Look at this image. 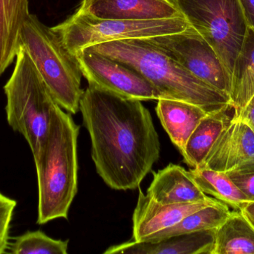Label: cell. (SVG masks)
Here are the masks:
<instances>
[{
  "mask_svg": "<svg viewBox=\"0 0 254 254\" xmlns=\"http://www.w3.org/2000/svg\"><path fill=\"white\" fill-rule=\"evenodd\" d=\"M80 110L92 143V158L104 183L115 190H134L161 153L152 115L140 100L89 85Z\"/></svg>",
  "mask_w": 254,
  "mask_h": 254,
  "instance_id": "cell-1",
  "label": "cell"
},
{
  "mask_svg": "<svg viewBox=\"0 0 254 254\" xmlns=\"http://www.w3.org/2000/svg\"><path fill=\"white\" fill-rule=\"evenodd\" d=\"M88 48L136 70L152 84L160 98L190 103L207 113L231 107L229 95L194 76L147 38L116 40Z\"/></svg>",
  "mask_w": 254,
  "mask_h": 254,
  "instance_id": "cell-2",
  "label": "cell"
},
{
  "mask_svg": "<svg viewBox=\"0 0 254 254\" xmlns=\"http://www.w3.org/2000/svg\"><path fill=\"white\" fill-rule=\"evenodd\" d=\"M80 126L57 104L40 152L34 157L38 182L37 223L68 219L77 192V138Z\"/></svg>",
  "mask_w": 254,
  "mask_h": 254,
  "instance_id": "cell-3",
  "label": "cell"
},
{
  "mask_svg": "<svg viewBox=\"0 0 254 254\" xmlns=\"http://www.w3.org/2000/svg\"><path fill=\"white\" fill-rule=\"evenodd\" d=\"M9 126L23 136L36 156L43 148L57 102L28 52L19 46L14 70L4 86Z\"/></svg>",
  "mask_w": 254,
  "mask_h": 254,
  "instance_id": "cell-4",
  "label": "cell"
},
{
  "mask_svg": "<svg viewBox=\"0 0 254 254\" xmlns=\"http://www.w3.org/2000/svg\"><path fill=\"white\" fill-rule=\"evenodd\" d=\"M19 46L28 52L57 104L76 114L84 92L83 75L77 58L65 48L61 37L30 13L21 32Z\"/></svg>",
  "mask_w": 254,
  "mask_h": 254,
  "instance_id": "cell-5",
  "label": "cell"
},
{
  "mask_svg": "<svg viewBox=\"0 0 254 254\" xmlns=\"http://www.w3.org/2000/svg\"><path fill=\"white\" fill-rule=\"evenodd\" d=\"M190 25L214 49L232 78L247 33L240 0H173Z\"/></svg>",
  "mask_w": 254,
  "mask_h": 254,
  "instance_id": "cell-6",
  "label": "cell"
},
{
  "mask_svg": "<svg viewBox=\"0 0 254 254\" xmlns=\"http://www.w3.org/2000/svg\"><path fill=\"white\" fill-rule=\"evenodd\" d=\"M185 17L155 20L104 19L76 11L52 27L67 49L75 56L86 48L127 39L150 38L182 32L190 26Z\"/></svg>",
  "mask_w": 254,
  "mask_h": 254,
  "instance_id": "cell-7",
  "label": "cell"
},
{
  "mask_svg": "<svg viewBox=\"0 0 254 254\" xmlns=\"http://www.w3.org/2000/svg\"><path fill=\"white\" fill-rule=\"evenodd\" d=\"M147 39L194 76L230 95L231 75L214 49L191 25L182 32Z\"/></svg>",
  "mask_w": 254,
  "mask_h": 254,
  "instance_id": "cell-8",
  "label": "cell"
},
{
  "mask_svg": "<svg viewBox=\"0 0 254 254\" xmlns=\"http://www.w3.org/2000/svg\"><path fill=\"white\" fill-rule=\"evenodd\" d=\"M75 56L89 85L141 101L159 99L152 84L125 64L91 48L80 51Z\"/></svg>",
  "mask_w": 254,
  "mask_h": 254,
  "instance_id": "cell-9",
  "label": "cell"
},
{
  "mask_svg": "<svg viewBox=\"0 0 254 254\" xmlns=\"http://www.w3.org/2000/svg\"><path fill=\"white\" fill-rule=\"evenodd\" d=\"M199 167L231 171L254 169V130L240 118H231Z\"/></svg>",
  "mask_w": 254,
  "mask_h": 254,
  "instance_id": "cell-10",
  "label": "cell"
},
{
  "mask_svg": "<svg viewBox=\"0 0 254 254\" xmlns=\"http://www.w3.org/2000/svg\"><path fill=\"white\" fill-rule=\"evenodd\" d=\"M219 201L210 198L200 202L163 204L154 201L140 189L132 216V240L145 241L160 231L174 226L191 213Z\"/></svg>",
  "mask_w": 254,
  "mask_h": 254,
  "instance_id": "cell-11",
  "label": "cell"
},
{
  "mask_svg": "<svg viewBox=\"0 0 254 254\" xmlns=\"http://www.w3.org/2000/svg\"><path fill=\"white\" fill-rule=\"evenodd\" d=\"M76 11L99 19L116 20L185 17L173 0H82Z\"/></svg>",
  "mask_w": 254,
  "mask_h": 254,
  "instance_id": "cell-12",
  "label": "cell"
},
{
  "mask_svg": "<svg viewBox=\"0 0 254 254\" xmlns=\"http://www.w3.org/2000/svg\"><path fill=\"white\" fill-rule=\"evenodd\" d=\"M216 230L156 240L127 242L108 248L105 254H213Z\"/></svg>",
  "mask_w": 254,
  "mask_h": 254,
  "instance_id": "cell-13",
  "label": "cell"
},
{
  "mask_svg": "<svg viewBox=\"0 0 254 254\" xmlns=\"http://www.w3.org/2000/svg\"><path fill=\"white\" fill-rule=\"evenodd\" d=\"M146 195L163 204L200 202L211 198L201 191L189 171L173 164L153 172Z\"/></svg>",
  "mask_w": 254,
  "mask_h": 254,
  "instance_id": "cell-14",
  "label": "cell"
},
{
  "mask_svg": "<svg viewBox=\"0 0 254 254\" xmlns=\"http://www.w3.org/2000/svg\"><path fill=\"white\" fill-rule=\"evenodd\" d=\"M155 110L172 143L182 155L190 136L208 114L195 104L169 98H159Z\"/></svg>",
  "mask_w": 254,
  "mask_h": 254,
  "instance_id": "cell-15",
  "label": "cell"
},
{
  "mask_svg": "<svg viewBox=\"0 0 254 254\" xmlns=\"http://www.w3.org/2000/svg\"><path fill=\"white\" fill-rule=\"evenodd\" d=\"M29 14L28 0H0V76L16 57Z\"/></svg>",
  "mask_w": 254,
  "mask_h": 254,
  "instance_id": "cell-16",
  "label": "cell"
},
{
  "mask_svg": "<svg viewBox=\"0 0 254 254\" xmlns=\"http://www.w3.org/2000/svg\"><path fill=\"white\" fill-rule=\"evenodd\" d=\"M254 95V30L248 27L241 49L236 58L231 78L230 100L232 118H238Z\"/></svg>",
  "mask_w": 254,
  "mask_h": 254,
  "instance_id": "cell-17",
  "label": "cell"
},
{
  "mask_svg": "<svg viewBox=\"0 0 254 254\" xmlns=\"http://www.w3.org/2000/svg\"><path fill=\"white\" fill-rule=\"evenodd\" d=\"M231 110L232 107H227L215 113H208L192 131L182 155L184 162L190 169L202 165L215 142L231 120L232 117L228 114Z\"/></svg>",
  "mask_w": 254,
  "mask_h": 254,
  "instance_id": "cell-18",
  "label": "cell"
},
{
  "mask_svg": "<svg viewBox=\"0 0 254 254\" xmlns=\"http://www.w3.org/2000/svg\"><path fill=\"white\" fill-rule=\"evenodd\" d=\"M213 254H254V227L241 211H231L216 230Z\"/></svg>",
  "mask_w": 254,
  "mask_h": 254,
  "instance_id": "cell-19",
  "label": "cell"
},
{
  "mask_svg": "<svg viewBox=\"0 0 254 254\" xmlns=\"http://www.w3.org/2000/svg\"><path fill=\"white\" fill-rule=\"evenodd\" d=\"M189 171L204 193L211 195L218 201L231 207L233 210L241 211L248 204L252 203L236 186L227 173L207 167L190 169Z\"/></svg>",
  "mask_w": 254,
  "mask_h": 254,
  "instance_id": "cell-20",
  "label": "cell"
},
{
  "mask_svg": "<svg viewBox=\"0 0 254 254\" xmlns=\"http://www.w3.org/2000/svg\"><path fill=\"white\" fill-rule=\"evenodd\" d=\"M231 214L230 207L219 201L186 216L171 228L160 231L146 240H156L199 231L217 230Z\"/></svg>",
  "mask_w": 254,
  "mask_h": 254,
  "instance_id": "cell-21",
  "label": "cell"
},
{
  "mask_svg": "<svg viewBox=\"0 0 254 254\" xmlns=\"http://www.w3.org/2000/svg\"><path fill=\"white\" fill-rule=\"evenodd\" d=\"M9 252L13 254H67L68 240H54L41 231H27L13 239Z\"/></svg>",
  "mask_w": 254,
  "mask_h": 254,
  "instance_id": "cell-22",
  "label": "cell"
},
{
  "mask_svg": "<svg viewBox=\"0 0 254 254\" xmlns=\"http://www.w3.org/2000/svg\"><path fill=\"white\" fill-rule=\"evenodd\" d=\"M16 201L0 192V254L7 252L9 248V231Z\"/></svg>",
  "mask_w": 254,
  "mask_h": 254,
  "instance_id": "cell-23",
  "label": "cell"
},
{
  "mask_svg": "<svg viewBox=\"0 0 254 254\" xmlns=\"http://www.w3.org/2000/svg\"><path fill=\"white\" fill-rule=\"evenodd\" d=\"M236 186L246 195L251 202L254 201V169L227 173Z\"/></svg>",
  "mask_w": 254,
  "mask_h": 254,
  "instance_id": "cell-24",
  "label": "cell"
},
{
  "mask_svg": "<svg viewBox=\"0 0 254 254\" xmlns=\"http://www.w3.org/2000/svg\"><path fill=\"white\" fill-rule=\"evenodd\" d=\"M248 25L254 30V0H240Z\"/></svg>",
  "mask_w": 254,
  "mask_h": 254,
  "instance_id": "cell-25",
  "label": "cell"
},
{
  "mask_svg": "<svg viewBox=\"0 0 254 254\" xmlns=\"http://www.w3.org/2000/svg\"><path fill=\"white\" fill-rule=\"evenodd\" d=\"M238 118L247 122L254 130V95L243 109V112Z\"/></svg>",
  "mask_w": 254,
  "mask_h": 254,
  "instance_id": "cell-26",
  "label": "cell"
},
{
  "mask_svg": "<svg viewBox=\"0 0 254 254\" xmlns=\"http://www.w3.org/2000/svg\"><path fill=\"white\" fill-rule=\"evenodd\" d=\"M241 212L254 227V201L248 204Z\"/></svg>",
  "mask_w": 254,
  "mask_h": 254,
  "instance_id": "cell-27",
  "label": "cell"
}]
</instances>
